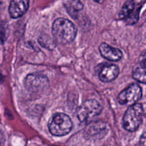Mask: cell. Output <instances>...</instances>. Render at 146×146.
<instances>
[{
  "mask_svg": "<svg viewBox=\"0 0 146 146\" xmlns=\"http://www.w3.org/2000/svg\"><path fill=\"white\" fill-rule=\"evenodd\" d=\"M52 34L57 42L66 44L71 43L76 38L77 29L70 20L58 18L53 23Z\"/></svg>",
  "mask_w": 146,
  "mask_h": 146,
  "instance_id": "obj_1",
  "label": "cell"
},
{
  "mask_svg": "<svg viewBox=\"0 0 146 146\" xmlns=\"http://www.w3.org/2000/svg\"><path fill=\"white\" fill-rule=\"evenodd\" d=\"M143 104L135 103L128 107L123 117V127L129 132H135L141 125L143 117Z\"/></svg>",
  "mask_w": 146,
  "mask_h": 146,
  "instance_id": "obj_2",
  "label": "cell"
},
{
  "mask_svg": "<svg viewBox=\"0 0 146 146\" xmlns=\"http://www.w3.org/2000/svg\"><path fill=\"white\" fill-rule=\"evenodd\" d=\"M48 127L53 135L64 136L70 133L73 124L68 115L64 113H58L53 116L48 123Z\"/></svg>",
  "mask_w": 146,
  "mask_h": 146,
  "instance_id": "obj_3",
  "label": "cell"
},
{
  "mask_svg": "<svg viewBox=\"0 0 146 146\" xmlns=\"http://www.w3.org/2000/svg\"><path fill=\"white\" fill-rule=\"evenodd\" d=\"M102 106L96 100H86L77 110V117L81 122H87L101 114Z\"/></svg>",
  "mask_w": 146,
  "mask_h": 146,
  "instance_id": "obj_4",
  "label": "cell"
},
{
  "mask_svg": "<svg viewBox=\"0 0 146 146\" xmlns=\"http://www.w3.org/2000/svg\"><path fill=\"white\" fill-rule=\"evenodd\" d=\"M142 97L141 87L137 84H132L121 91L118 96L120 104L132 105L136 103Z\"/></svg>",
  "mask_w": 146,
  "mask_h": 146,
  "instance_id": "obj_5",
  "label": "cell"
},
{
  "mask_svg": "<svg viewBox=\"0 0 146 146\" xmlns=\"http://www.w3.org/2000/svg\"><path fill=\"white\" fill-rule=\"evenodd\" d=\"M48 80L45 75L38 73L29 74L24 80L25 87L31 92L42 91L48 86Z\"/></svg>",
  "mask_w": 146,
  "mask_h": 146,
  "instance_id": "obj_6",
  "label": "cell"
},
{
  "mask_svg": "<svg viewBox=\"0 0 146 146\" xmlns=\"http://www.w3.org/2000/svg\"><path fill=\"white\" fill-rule=\"evenodd\" d=\"M29 7V0H11L9 13L11 18L17 19L24 15Z\"/></svg>",
  "mask_w": 146,
  "mask_h": 146,
  "instance_id": "obj_7",
  "label": "cell"
},
{
  "mask_svg": "<svg viewBox=\"0 0 146 146\" xmlns=\"http://www.w3.org/2000/svg\"><path fill=\"white\" fill-rule=\"evenodd\" d=\"M101 55L109 61H118L123 57V53L119 49L115 48L106 43H102L99 46Z\"/></svg>",
  "mask_w": 146,
  "mask_h": 146,
  "instance_id": "obj_8",
  "label": "cell"
},
{
  "mask_svg": "<svg viewBox=\"0 0 146 146\" xmlns=\"http://www.w3.org/2000/svg\"><path fill=\"white\" fill-rule=\"evenodd\" d=\"M119 74V68L115 64H107L104 66L98 74V77L103 82H110L116 78Z\"/></svg>",
  "mask_w": 146,
  "mask_h": 146,
  "instance_id": "obj_9",
  "label": "cell"
},
{
  "mask_svg": "<svg viewBox=\"0 0 146 146\" xmlns=\"http://www.w3.org/2000/svg\"><path fill=\"white\" fill-rule=\"evenodd\" d=\"M65 7L71 17L76 18L78 12L82 10L84 5L80 0H68L65 4Z\"/></svg>",
  "mask_w": 146,
  "mask_h": 146,
  "instance_id": "obj_10",
  "label": "cell"
},
{
  "mask_svg": "<svg viewBox=\"0 0 146 146\" xmlns=\"http://www.w3.org/2000/svg\"><path fill=\"white\" fill-rule=\"evenodd\" d=\"M134 9H135V1L134 0H127L123 5L119 14H118L119 19H125L128 18L132 14Z\"/></svg>",
  "mask_w": 146,
  "mask_h": 146,
  "instance_id": "obj_11",
  "label": "cell"
},
{
  "mask_svg": "<svg viewBox=\"0 0 146 146\" xmlns=\"http://www.w3.org/2000/svg\"><path fill=\"white\" fill-rule=\"evenodd\" d=\"M133 77L139 82L145 84V66L139 64L134 67L133 70Z\"/></svg>",
  "mask_w": 146,
  "mask_h": 146,
  "instance_id": "obj_12",
  "label": "cell"
},
{
  "mask_svg": "<svg viewBox=\"0 0 146 146\" xmlns=\"http://www.w3.org/2000/svg\"><path fill=\"white\" fill-rule=\"evenodd\" d=\"M139 64L145 66V52L143 51L139 57Z\"/></svg>",
  "mask_w": 146,
  "mask_h": 146,
  "instance_id": "obj_13",
  "label": "cell"
},
{
  "mask_svg": "<svg viewBox=\"0 0 146 146\" xmlns=\"http://www.w3.org/2000/svg\"><path fill=\"white\" fill-rule=\"evenodd\" d=\"M140 145L145 146V133L143 134L142 137H141V140H140Z\"/></svg>",
  "mask_w": 146,
  "mask_h": 146,
  "instance_id": "obj_14",
  "label": "cell"
},
{
  "mask_svg": "<svg viewBox=\"0 0 146 146\" xmlns=\"http://www.w3.org/2000/svg\"><path fill=\"white\" fill-rule=\"evenodd\" d=\"M3 140H4V135H3L2 132L0 130V144L2 143Z\"/></svg>",
  "mask_w": 146,
  "mask_h": 146,
  "instance_id": "obj_15",
  "label": "cell"
},
{
  "mask_svg": "<svg viewBox=\"0 0 146 146\" xmlns=\"http://www.w3.org/2000/svg\"><path fill=\"white\" fill-rule=\"evenodd\" d=\"M94 1H95L97 3H102L104 0H94Z\"/></svg>",
  "mask_w": 146,
  "mask_h": 146,
  "instance_id": "obj_16",
  "label": "cell"
}]
</instances>
